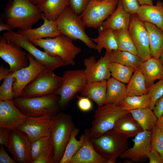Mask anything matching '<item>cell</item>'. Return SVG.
<instances>
[{
	"label": "cell",
	"mask_w": 163,
	"mask_h": 163,
	"mask_svg": "<svg viewBox=\"0 0 163 163\" xmlns=\"http://www.w3.org/2000/svg\"><path fill=\"white\" fill-rule=\"evenodd\" d=\"M128 138L113 129L104 133L99 137L90 138L96 151L107 159H116L120 157L128 148Z\"/></svg>",
	"instance_id": "ba28073f"
},
{
	"label": "cell",
	"mask_w": 163,
	"mask_h": 163,
	"mask_svg": "<svg viewBox=\"0 0 163 163\" xmlns=\"http://www.w3.org/2000/svg\"><path fill=\"white\" fill-rule=\"evenodd\" d=\"M148 94L145 77L139 67L136 69L126 87V96L141 95Z\"/></svg>",
	"instance_id": "1f68e13d"
},
{
	"label": "cell",
	"mask_w": 163,
	"mask_h": 163,
	"mask_svg": "<svg viewBox=\"0 0 163 163\" xmlns=\"http://www.w3.org/2000/svg\"><path fill=\"white\" fill-rule=\"evenodd\" d=\"M118 49L137 55L136 49L129 33L128 29L114 31Z\"/></svg>",
	"instance_id": "f35d334b"
},
{
	"label": "cell",
	"mask_w": 163,
	"mask_h": 163,
	"mask_svg": "<svg viewBox=\"0 0 163 163\" xmlns=\"http://www.w3.org/2000/svg\"><path fill=\"white\" fill-rule=\"evenodd\" d=\"M98 35L91 40L96 44V50L100 53L103 49L109 52L118 49L114 31L111 29H103L99 27Z\"/></svg>",
	"instance_id": "f1b7e54d"
},
{
	"label": "cell",
	"mask_w": 163,
	"mask_h": 163,
	"mask_svg": "<svg viewBox=\"0 0 163 163\" xmlns=\"http://www.w3.org/2000/svg\"><path fill=\"white\" fill-rule=\"evenodd\" d=\"M47 69L29 83L24 89L20 97L30 98L56 93L62 82V77Z\"/></svg>",
	"instance_id": "9c48e42d"
},
{
	"label": "cell",
	"mask_w": 163,
	"mask_h": 163,
	"mask_svg": "<svg viewBox=\"0 0 163 163\" xmlns=\"http://www.w3.org/2000/svg\"><path fill=\"white\" fill-rule=\"evenodd\" d=\"M116 159L110 158L107 159L106 163H114L116 162Z\"/></svg>",
	"instance_id": "11a10c76"
},
{
	"label": "cell",
	"mask_w": 163,
	"mask_h": 163,
	"mask_svg": "<svg viewBox=\"0 0 163 163\" xmlns=\"http://www.w3.org/2000/svg\"><path fill=\"white\" fill-rule=\"evenodd\" d=\"M30 41L48 54L59 57L66 66H74L75 58L81 52V49L75 46L72 40L62 34L54 37Z\"/></svg>",
	"instance_id": "3957f363"
},
{
	"label": "cell",
	"mask_w": 163,
	"mask_h": 163,
	"mask_svg": "<svg viewBox=\"0 0 163 163\" xmlns=\"http://www.w3.org/2000/svg\"><path fill=\"white\" fill-rule=\"evenodd\" d=\"M10 130L7 128L0 127V144L6 147Z\"/></svg>",
	"instance_id": "681fc988"
},
{
	"label": "cell",
	"mask_w": 163,
	"mask_h": 163,
	"mask_svg": "<svg viewBox=\"0 0 163 163\" xmlns=\"http://www.w3.org/2000/svg\"><path fill=\"white\" fill-rule=\"evenodd\" d=\"M110 63L109 52L107 51L104 56L97 61L93 56L85 58L84 60L85 67L84 72L87 82L107 80L109 79L111 76Z\"/></svg>",
	"instance_id": "e0dca14e"
},
{
	"label": "cell",
	"mask_w": 163,
	"mask_h": 163,
	"mask_svg": "<svg viewBox=\"0 0 163 163\" xmlns=\"http://www.w3.org/2000/svg\"><path fill=\"white\" fill-rule=\"evenodd\" d=\"M153 111L158 119L163 114V95L155 102Z\"/></svg>",
	"instance_id": "c3c4849f"
},
{
	"label": "cell",
	"mask_w": 163,
	"mask_h": 163,
	"mask_svg": "<svg viewBox=\"0 0 163 163\" xmlns=\"http://www.w3.org/2000/svg\"><path fill=\"white\" fill-rule=\"evenodd\" d=\"M139 67L145 77L148 88L155 80L163 78V65L159 59L151 56L141 62Z\"/></svg>",
	"instance_id": "d4e9b609"
},
{
	"label": "cell",
	"mask_w": 163,
	"mask_h": 163,
	"mask_svg": "<svg viewBox=\"0 0 163 163\" xmlns=\"http://www.w3.org/2000/svg\"><path fill=\"white\" fill-rule=\"evenodd\" d=\"M149 163H163V159L160 154L155 150L151 149L148 155Z\"/></svg>",
	"instance_id": "7dc6e473"
},
{
	"label": "cell",
	"mask_w": 163,
	"mask_h": 163,
	"mask_svg": "<svg viewBox=\"0 0 163 163\" xmlns=\"http://www.w3.org/2000/svg\"><path fill=\"white\" fill-rule=\"evenodd\" d=\"M27 53L22 48L0 38V57L9 66V71L14 72L29 64Z\"/></svg>",
	"instance_id": "5bb4252c"
},
{
	"label": "cell",
	"mask_w": 163,
	"mask_h": 163,
	"mask_svg": "<svg viewBox=\"0 0 163 163\" xmlns=\"http://www.w3.org/2000/svg\"><path fill=\"white\" fill-rule=\"evenodd\" d=\"M136 15L143 22L153 24L163 31V3L161 1L155 5H141Z\"/></svg>",
	"instance_id": "603a6c76"
},
{
	"label": "cell",
	"mask_w": 163,
	"mask_h": 163,
	"mask_svg": "<svg viewBox=\"0 0 163 163\" xmlns=\"http://www.w3.org/2000/svg\"><path fill=\"white\" fill-rule=\"evenodd\" d=\"M78 100L77 103L79 109L83 112H87L92 108V104L89 98L84 97L77 96Z\"/></svg>",
	"instance_id": "ee69618b"
},
{
	"label": "cell",
	"mask_w": 163,
	"mask_h": 163,
	"mask_svg": "<svg viewBox=\"0 0 163 163\" xmlns=\"http://www.w3.org/2000/svg\"><path fill=\"white\" fill-rule=\"evenodd\" d=\"M13 73L9 71L8 68L0 66V81L3 80L0 86V100H12L14 98L13 85L15 78Z\"/></svg>",
	"instance_id": "836d02e7"
},
{
	"label": "cell",
	"mask_w": 163,
	"mask_h": 163,
	"mask_svg": "<svg viewBox=\"0 0 163 163\" xmlns=\"http://www.w3.org/2000/svg\"><path fill=\"white\" fill-rule=\"evenodd\" d=\"M33 163H54V154L50 152L38 157Z\"/></svg>",
	"instance_id": "f6af8a7d"
},
{
	"label": "cell",
	"mask_w": 163,
	"mask_h": 163,
	"mask_svg": "<svg viewBox=\"0 0 163 163\" xmlns=\"http://www.w3.org/2000/svg\"><path fill=\"white\" fill-rule=\"evenodd\" d=\"M118 0H89L87 5L80 15L85 27L99 28L103 22L113 12Z\"/></svg>",
	"instance_id": "30bf717a"
},
{
	"label": "cell",
	"mask_w": 163,
	"mask_h": 163,
	"mask_svg": "<svg viewBox=\"0 0 163 163\" xmlns=\"http://www.w3.org/2000/svg\"><path fill=\"white\" fill-rule=\"evenodd\" d=\"M75 127L72 116L59 113L53 116L50 136L54 163H59L64 155L72 132Z\"/></svg>",
	"instance_id": "277c9868"
},
{
	"label": "cell",
	"mask_w": 163,
	"mask_h": 163,
	"mask_svg": "<svg viewBox=\"0 0 163 163\" xmlns=\"http://www.w3.org/2000/svg\"><path fill=\"white\" fill-rule=\"evenodd\" d=\"M159 59L163 65V54L161 56Z\"/></svg>",
	"instance_id": "9f6ffc18"
},
{
	"label": "cell",
	"mask_w": 163,
	"mask_h": 163,
	"mask_svg": "<svg viewBox=\"0 0 163 163\" xmlns=\"http://www.w3.org/2000/svg\"><path fill=\"white\" fill-rule=\"evenodd\" d=\"M27 57L29 61L28 66L13 73L15 78L13 85V90L14 94V98L20 97L25 87L47 69L28 53Z\"/></svg>",
	"instance_id": "9a60e30c"
},
{
	"label": "cell",
	"mask_w": 163,
	"mask_h": 163,
	"mask_svg": "<svg viewBox=\"0 0 163 163\" xmlns=\"http://www.w3.org/2000/svg\"><path fill=\"white\" fill-rule=\"evenodd\" d=\"M32 143L25 133L18 128L10 130L7 148L18 163H32Z\"/></svg>",
	"instance_id": "7c38bea8"
},
{
	"label": "cell",
	"mask_w": 163,
	"mask_h": 163,
	"mask_svg": "<svg viewBox=\"0 0 163 163\" xmlns=\"http://www.w3.org/2000/svg\"><path fill=\"white\" fill-rule=\"evenodd\" d=\"M32 4L34 5H37L44 2L45 0H28Z\"/></svg>",
	"instance_id": "db71d44e"
},
{
	"label": "cell",
	"mask_w": 163,
	"mask_h": 163,
	"mask_svg": "<svg viewBox=\"0 0 163 163\" xmlns=\"http://www.w3.org/2000/svg\"><path fill=\"white\" fill-rule=\"evenodd\" d=\"M151 147L160 154L163 159V132L156 126L152 131Z\"/></svg>",
	"instance_id": "60d3db41"
},
{
	"label": "cell",
	"mask_w": 163,
	"mask_h": 163,
	"mask_svg": "<svg viewBox=\"0 0 163 163\" xmlns=\"http://www.w3.org/2000/svg\"><path fill=\"white\" fill-rule=\"evenodd\" d=\"M152 131L143 130L139 133L133 140V147L128 148L120 157L134 162L147 158L152 149Z\"/></svg>",
	"instance_id": "ac0fdd59"
},
{
	"label": "cell",
	"mask_w": 163,
	"mask_h": 163,
	"mask_svg": "<svg viewBox=\"0 0 163 163\" xmlns=\"http://www.w3.org/2000/svg\"><path fill=\"white\" fill-rule=\"evenodd\" d=\"M131 15L124 9L122 0H119L113 12L104 21L100 27L103 29H111L114 31L128 29Z\"/></svg>",
	"instance_id": "7402d4cb"
},
{
	"label": "cell",
	"mask_w": 163,
	"mask_h": 163,
	"mask_svg": "<svg viewBox=\"0 0 163 163\" xmlns=\"http://www.w3.org/2000/svg\"><path fill=\"white\" fill-rule=\"evenodd\" d=\"M43 15L39 7L28 0H13L7 6L4 16L12 30H26L31 29Z\"/></svg>",
	"instance_id": "6da1fadb"
},
{
	"label": "cell",
	"mask_w": 163,
	"mask_h": 163,
	"mask_svg": "<svg viewBox=\"0 0 163 163\" xmlns=\"http://www.w3.org/2000/svg\"><path fill=\"white\" fill-rule=\"evenodd\" d=\"M110 69L112 77L124 84L128 83L136 69L113 62H110Z\"/></svg>",
	"instance_id": "74e56055"
},
{
	"label": "cell",
	"mask_w": 163,
	"mask_h": 163,
	"mask_svg": "<svg viewBox=\"0 0 163 163\" xmlns=\"http://www.w3.org/2000/svg\"><path fill=\"white\" fill-rule=\"evenodd\" d=\"M107 81L87 82L79 92L93 101L98 107L102 106L107 103Z\"/></svg>",
	"instance_id": "cb8c5ba5"
},
{
	"label": "cell",
	"mask_w": 163,
	"mask_h": 163,
	"mask_svg": "<svg viewBox=\"0 0 163 163\" xmlns=\"http://www.w3.org/2000/svg\"><path fill=\"white\" fill-rule=\"evenodd\" d=\"M144 22L149 37L150 56L159 59L163 54V31L153 24Z\"/></svg>",
	"instance_id": "4316f807"
},
{
	"label": "cell",
	"mask_w": 163,
	"mask_h": 163,
	"mask_svg": "<svg viewBox=\"0 0 163 163\" xmlns=\"http://www.w3.org/2000/svg\"><path fill=\"white\" fill-rule=\"evenodd\" d=\"M42 19L43 23L39 27L26 30H18L17 31L29 40L53 38L61 34L57 29L55 21L47 19L44 14Z\"/></svg>",
	"instance_id": "44dd1931"
},
{
	"label": "cell",
	"mask_w": 163,
	"mask_h": 163,
	"mask_svg": "<svg viewBox=\"0 0 163 163\" xmlns=\"http://www.w3.org/2000/svg\"><path fill=\"white\" fill-rule=\"evenodd\" d=\"M151 101L148 94L141 95L126 96L119 105L127 111L149 107Z\"/></svg>",
	"instance_id": "d590c367"
},
{
	"label": "cell",
	"mask_w": 163,
	"mask_h": 163,
	"mask_svg": "<svg viewBox=\"0 0 163 163\" xmlns=\"http://www.w3.org/2000/svg\"><path fill=\"white\" fill-rule=\"evenodd\" d=\"M156 126L163 132V114L158 119Z\"/></svg>",
	"instance_id": "816d5d0a"
},
{
	"label": "cell",
	"mask_w": 163,
	"mask_h": 163,
	"mask_svg": "<svg viewBox=\"0 0 163 163\" xmlns=\"http://www.w3.org/2000/svg\"><path fill=\"white\" fill-rule=\"evenodd\" d=\"M90 0L102 1V0Z\"/></svg>",
	"instance_id": "6f0895ef"
},
{
	"label": "cell",
	"mask_w": 163,
	"mask_h": 163,
	"mask_svg": "<svg viewBox=\"0 0 163 163\" xmlns=\"http://www.w3.org/2000/svg\"><path fill=\"white\" fill-rule=\"evenodd\" d=\"M126 96V87L124 83L113 77L107 80V103L119 105Z\"/></svg>",
	"instance_id": "f546056e"
},
{
	"label": "cell",
	"mask_w": 163,
	"mask_h": 163,
	"mask_svg": "<svg viewBox=\"0 0 163 163\" xmlns=\"http://www.w3.org/2000/svg\"><path fill=\"white\" fill-rule=\"evenodd\" d=\"M5 151L4 145L0 146V163H16Z\"/></svg>",
	"instance_id": "bcb514c9"
},
{
	"label": "cell",
	"mask_w": 163,
	"mask_h": 163,
	"mask_svg": "<svg viewBox=\"0 0 163 163\" xmlns=\"http://www.w3.org/2000/svg\"><path fill=\"white\" fill-rule=\"evenodd\" d=\"M125 10L130 15L136 14L139 11L140 5L138 0H122Z\"/></svg>",
	"instance_id": "b9f144b4"
},
{
	"label": "cell",
	"mask_w": 163,
	"mask_h": 163,
	"mask_svg": "<svg viewBox=\"0 0 163 163\" xmlns=\"http://www.w3.org/2000/svg\"><path fill=\"white\" fill-rule=\"evenodd\" d=\"M148 94L151 98L149 107L153 110L156 101L163 95V78L148 87Z\"/></svg>",
	"instance_id": "ab89813d"
},
{
	"label": "cell",
	"mask_w": 163,
	"mask_h": 163,
	"mask_svg": "<svg viewBox=\"0 0 163 163\" xmlns=\"http://www.w3.org/2000/svg\"><path fill=\"white\" fill-rule=\"evenodd\" d=\"M88 1V0H69L70 8L78 15H80L84 10Z\"/></svg>",
	"instance_id": "7bdbcfd3"
},
{
	"label": "cell",
	"mask_w": 163,
	"mask_h": 163,
	"mask_svg": "<svg viewBox=\"0 0 163 163\" xmlns=\"http://www.w3.org/2000/svg\"><path fill=\"white\" fill-rule=\"evenodd\" d=\"M109 57L110 62L131 67L135 69L139 67L142 62L137 55L118 49L109 52Z\"/></svg>",
	"instance_id": "e575fe53"
},
{
	"label": "cell",
	"mask_w": 163,
	"mask_h": 163,
	"mask_svg": "<svg viewBox=\"0 0 163 163\" xmlns=\"http://www.w3.org/2000/svg\"><path fill=\"white\" fill-rule=\"evenodd\" d=\"M138 1L140 5H153L152 0H138Z\"/></svg>",
	"instance_id": "f5cc1de1"
},
{
	"label": "cell",
	"mask_w": 163,
	"mask_h": 163,
	"mask_svg": "<svg viewBox=\"0 0 163 163\" xmlns=\"http://www.w3.org/2000/svg\"><path fill=\"white\" fill-rule=\"evenodd\" d=\"M27 117L15 106L13 100H0V127L18 128Z\"/></svg>",
	"instance_id": "d6986e66"
},
{
	"label": "cell",
	"mask_w": 163,
	"mask_h": 163,
	"mask_svg": "<svg viewBox=\"0 0 163 163\" xmlns=\"http://www.w3.org/2000/svg\"><path fill=\"white\" fill-rule=\"evenodd\" d=\"M6 30L7 31L12 30L10 26L6 22L4 23L1 20L0 22V31Z\"/></svg>",
	"instance_id": "f907efd6"
},
{
	"label": "cell",
	"mask_w": 163,
	"mask_h": 163,
	"mask_svg": "<svg viewBox=\"0 0 163 163\" xmlns=\"http://www.w3.org/2000/svg\"><path fill=\"white\" fill-rule=\"evenodd\" d=\"M53 117L49 116H28L26 121L18 128L27 135L32 144L41 137L50 135Z\"/></svg>",
	"instance_id": "2e32d148"
},
{
	"label": "cell",
	"mask_w": 163,
	"mask_h": 163,
	"mask_svg": "<svg viewBox=\"0 0 163 163\" xmlns=\"http://www.w3.org/2000/svg\"><path fill=\"white\" fill-rule=\"evenodd\" d=\"M58 30L72 40H79L91 49L96 50V44L86 34L85 26L80 15L69 6L55 21Z\"/></svg>",
	"instance_id": "5b68a950"
},
{
	"label": "cell",
	"mask_w": 163,
	"mask_h": 163,
	"mask_svg": "<svg viewBox=\"0 0 163 163\" xmlns=\"http://www.w3.org/2000/svg\"><path fill=\"white\" fill-rule=\"evenodd\" d=\"M143 130L152 131L156 126L158 118L149 107L129 111Z\"/></svg>",
	"instance_id": "4dcf8cb0"
},
{
	"label": "cell",
	"mask_w": 163,
	"mask_h": 163,
	"mask_svg": "<svg viewBox=\"0 0 163 163\" xmlns=\"http://www.w3.org/2000/svg\"><path fill=\"white\" fill-rule=\"evenodd\" d=\"M128 31L136 49L137 55L142 62L146 60L151 57L150 39L144 22L136 16H131Z\"/></svg>",
	"instance_id": "4fadbf2b"
},
{
	"label": "cell",
	"mask_w": 163,
	"mask_h": 163,
	"mask_svg": "<svg viewBox=\"0 0 163 163\" xmlns=\"http://www.w3.org/2000/svg\"><path fill=\"white\" fill-rule=\"evenodd\" d=\"M60 96L56 94L30 98L19 97L13 101L15 106L27 116L53 117L59 113Z\"/></svg>",
	"instance_id": "7a4b0ae2"
},
{
	"label": "cell",
	"mask_w": 163,
	"mask_h": 163,
	"mask_svg": "<svg viewBox=\"0 0 163 163\" xmlns=\"http://www.w3.org/2000/svg\"><path fill=\"white\" fill-rule=\"evenodd\" d=\"M85 130L86 136L84 143L73 157L70 163H106L107 159L96 151L91 141L89 130Z\"/></svg>",
	"instance_id": "ffe728a7"
},
{
	"label": "cell",
	"mask_w": 163,
	"mask_h": 163,
	"mask_svg": "<svg viewBox=\"0 0 163 163\" xmlns=\"http://www.w3.org/2000/svg\"><path fill=\"white\" fill-rule=\"evenodd\" d=\"M37 5L47 19L55 21L70 4L69 0H45Z\"/></svg>",
	"instance_id": "83f0119b"
},
{
	"label": "cell",
	"mask_w": 163,
	"mask_h": 163,
	"mask_svg": "<svg viewBox=\"0 0 163 163\" xmlns=\"http://www.w3.org/2000/svg\"><path fill=\"white\" fill-rule=\"evenodd\" d=\"M79 131L76 127L72 131L63 156L59 163H70L73 157L83 145L86 138V132L85 130L84 133L78 140L76 136Z\"/></svg>",
	"instance_id": "d6a6232c"
},
{
	"label": "cell",
	"mask_w": 163,
	"mask_h": 163,
	"mask_svg": "<svg viewBox=\"0 0 163 163\" xmlns=\"http://www.w3.org/2000/svg\"><path fill=\"white\" fill-rule=\"evenodd\" d=\"M62 77V83L56 94L60 96L59 107L64 108L84 88L87 81L84 69L66 71Z\"/></svg>",
	"instance_id": "8fae6325"
},
{
	"label": "cell",
	"mask_w": 163,
	"mask_h": 163,
	"mask_svg": "<svg viewBox=\"0 0 163 163\" xmlns=\"http://www.w3.org/2000/svg\"><path fill=\"white\" fill-rule=\"evenodd\" d=\"M2 36L7 41L24 49L48 69L54 71L66 66L59 57L51 56L41 51L34 44L17 31L15 32L12 30L7 31L3 34Z\"/></svg>",
	"instance_id": "52a82bcc"
},
{
	"label": "cell",
	"mask_w": 163,
	"mask_h": 163,
	"mask_svg": "<svg viewBox=\"0 0 163 163\" xmlns=\"http://www.w3.org/2000/svg\"><path fill=\"white\" fill-rule=\"evenodd\" d=\"M113 129L128 138L135 136L143 131L130 112L123 115L117 120Z\"/></svg>",
	"instance_id": "484cf974"
},
{
	"label": "cell",
	"mask_w": 163,
	"mask_h": 163,
	"mask_svg": "<svg viewBox=\"0 0 163 163\" xmlns=\"http://www.w3.org/2000/svg\"></svg>",
	"instance_id": "680465c9"
},
{
	"label": "cell",
	"mask_w": 163,
	"mask_h": 163,
	"mask_svg": "<svg viewBox=\"0 0 163 163\" xmlns=\"http://www.w3.org/2000/svg\"><path fill=\"white\" fill-rule=\"evenodd\" d=\"M50 152H53L50 135L39 139L31 145L32 163L40 156Z\"/></svg>",
	"instance_id": "8d00e7d4"
},
{
	"label": "cell",
	"mask_w": 163,
	"mask_h": 163,
	"mask_svg": "<svg viewBox=\"0 0 163 163\" xmlns=\"http://www.w3.org/2000/svg\"><path fill=\"white\" fill-rule=\"evenodd\" d=\"M129 113L119 105L107 103L98 107L95 111L94 119L89 130L90 138L99 137L113 129L117 120L122 116Z\"/></svg>",
	"instance_id": "8992f818"
}]
</instances>
